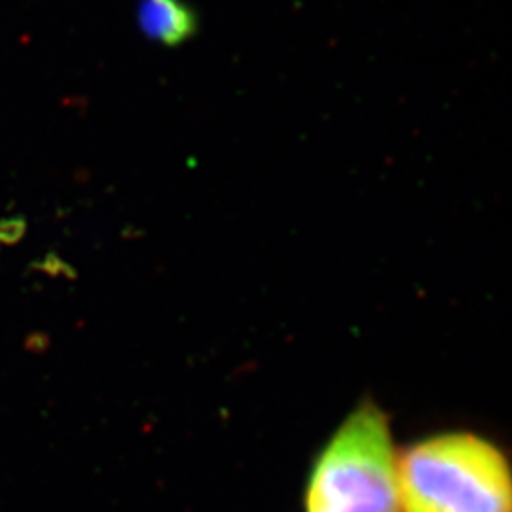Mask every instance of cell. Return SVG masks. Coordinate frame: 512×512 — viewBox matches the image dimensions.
<instances>
[{
    "instance_id": "3",
    "label": "cell",
    "mask_w": 512,
    "mask_h": 512,
    "mask_svg": "<svg viewBox=\"0 0 512 512\" xmlns=\"http://www.w3.org/2000/svg\"><path fill=\"white\" fill-rule=\"evenodd\" d=\"M147 23L160 38H179L186 35L190 18L175 0H154L148 4Z\"/></svg>"
},
{
    "instance_id": "2",
    "label": "cell",
    "mask_w": 512,
    "mask_h": 512,
    "mask_svg": "<svg viewBox=\"0 0 512 512\" xmlns=\"http://www.w3.org/2000/svg\"><path fill=\"white\" fill-rule=\"evenodd\" d=\"M304 512H403L391 420L372 399L357 404L311 461Z\"/></svg>"
},
{
    "instance_id": "1",
    "label": "cell",
    "mask_w": 512,
    "mask_h": 512,
    "mask_svg": "<svg viewBox=\"0 0 512 512\" xmlns=\"http://www.w3.org/2000/svg\"><path fill=\"white\" fill-rule=\"evenodd\" d=\"M403 512H512V461L475 431H442L399 452Z\"/></svg>"
}]
</instances>
